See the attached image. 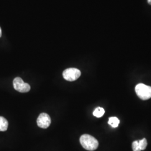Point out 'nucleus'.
<instances>
[{
	"label": "nucleus",
	"mask_w": 151,
	"mask_h": 151,
	"mask_svg": "<svg viewBox=\"0 0 151 151\" xmlns=\"http://www.w3.org/2000/svg\"><path fill=\"white\" fill-rule=\"evenodd\" d=\"M80 141L81 146L87 151H95L99 146V142L97 139L89 134L81 135Z\"/></svg>",
	"instance_id": "obj_1"
},
{
	"label": "nucleus",
	"mask_w": 151,
	"mask_h": 151,
	"mask_svg": "<svg viewBox=\"0 0 151 151\" xmlns=\"http://www.w3.org/2000/svg\"><path fill=\"white\" fill-rule=\"evenodd\" d=\"M135 92L137 96L143 100L151 98V87L143 83H139L135 86Z\"/></svg>",
	"instance_id": "obj_2"
},
{
	"label": "nucleus",
	"mask_w": 151,
	"mask_h": 151,
	"mask_svg": "<svg viewBox=\"0 0 151 151\" xmlns=\"http://www.w3.org/2000/svg\"><path fill=\"white\" fill-rule=\"evenodd\" d=\"M81 75V71L75 68H67L63 72V78L68 81H76L80 77Z\"/></svg>",
	"instance_id": "obj_3"
},
{
	"label": "nucleus",
	"mask_w": 151,
	"mask_h": 151,
	"mask_svg": "<svg viewBox=\"0 0 151 151\" xmlns=\"http://www.w3.org/2000/svg\"><path fill=\"white\" fill-rule=\"evenodd\" d=\"M13 85L15 90L22 93L27 92L30 90V86L25 83L20 77H16L14 80Z\"/></svg>",
	"instance_id": "obj_4"
},
{
	"label": "nucleus",
	"mask_w": 151,
	"mask_h": 151,
	"mask_svg": "<svg viewBox=\"0 0 151 151\" xmlns=\"http://www.w3.org/2000/svg\"><path fill=\"white\" fill-rule=\"evenodd\" d=\"M51 123V119L48 114L42 113L39 115L37 119L38 127L41 128L46 129L48 128Z\"/></svg>",
	"instance_id": "obj_5"
},
{
	"label": "nucleus",
	"mask_w": 151,
	"mask_h": 151,
	"mask_svg": "<svg viewBox=\"0 0 151 151\" xmlns=\"http://www.w3.org/2000/svg\"><path fill=\"white\" fill-rule=\"evenodd\" d=\"M9 123L7 120L4 117L0 116V131L5 132L8 128Z\"/></svg>",
	"instance_id": "obj_6"
},
{
	"label": "nucleus",
	"mask_w": 151,
	"mask_h": 151,
	"mask_svg": "<svg viewBox=\"0 0 151 151\" xmlns=\"http://www.w3.org/2000/svg\"><path fill=\"white\" fill-rule=\"evenodd\" d=\"M120 121L119 119L116 117H110L109 119V122H108V124L110 125H111L113 128H116L118 127L119 125Z\"/></svg>",
	"instance_id": "obj_7"
},
{
	"label": "nucleus",
	"mask_w": 151,
	"mask_h": 151,
	"mask_svg": "<svg viewBox=\"0 0 151 151\" xmlns=\"http://www.w3.org/2000/svg\"><path fill=\"white\" fill-rule=\"evenodd\" d=\"M104 114L105 110L101 107H97V108H96L93 112V115L97 118H101V116H103Z\"/></svg>",
	"instance_id": "obj_8"
},
{
	"label": "nucleus",
	"mask_w": 151,
	"mask_h": 151,
	"mask_svg": "<svg viewBox=\"0 0 151 151\" xmlns=\"http://www.w3.org/2000/svg\"><path fill=\"white\" fill-rule=\"evenodd\" d=\"M138 144L140 148V150L143 151L145 150L147 146V141L146 138H143L141 140L138 141Z\"/></svg>",
	"instance_id": "obj_9"
},
{
	"label": "nucleus",
	"mask_w": 151,
	"mask_h": 151,
	"mask_svg": "<svg viewBox=\"0 0 151 151\" xmlns=\"http://www.w3.org/2000/svg\"><path fill=\"white\" fill-rule=\"evenodd\" d=\"M132 150L133 151H141L140 150L139 144H138V141L135 140L134 142H133L132 143Z\"/></svg>",
	"instance_id": "obj_10"
},
{
	"label": "nucleus",
	"mask_w": 151,
	"mask_h": 151,
	"mask_svg": "<svg viewBox=\"0 0 151 151\" xmlns=\"http://www.w3.org/2000/svg\"><path fill=\"white\" fill-rule=\"evenodd\" d=\"M2 36V30H1V28L0 27V38Z\"/></svg>",
	"instance_id": "obj_11"
}]
</instances>
